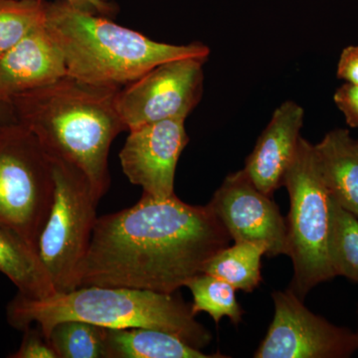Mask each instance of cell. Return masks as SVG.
Instances as JSON below:
<instances>
[{
    "label": "cell",
    "mask_w": 358,
    "mask_h": 358,
    "mask_svg": "<svg viewBox=\"0 0 358 358\" xmlns=\"http://www.w3.org/2000/svg\"><path fill=\"white\" fill-rule=\"evenodd\" d=\"M185 287L193 296V315L207 313L216 324L224 317H227L234 324L241 322L244 312L237 301L236 289L229 282L215 275L200 273L186 282Z\"/></svg>",
    "instance_id": "19"
},
{
    "label": "cell",
    "mask_w": 358,
    "mask_h": 358,
    "mask_svg": "<svg viewBox=\"0 0 358 358\" xmlns=\"http://www.w3.org/2000/svg\"><path fill=\"white\" fill-rule=\"evenodd\" d=\"M275 315L255 358H343L358 348L357 334L310 312L291 289L272 294Z\"/></svg>",
    "instance_id": "9"
},
{
    "label": "cell",
    "mask_w": 358,
    "mask_h": 358,
    "mask_svg": "<svg viewBox=\"0 0 358 358\" xmlns=\"http://www.w3.org/2000/svg\"><path fill=\"white\" fill-rule=\"evenodd\" d=\"M46 0H0V58L45 21Z\"/></svg>",
    "instance_id": "21"
},
{
    "label": "cell",
    "mask_w": 358,
    "mask_h": 358,
    "mask_svg": "<svg viewBox=\"0 0 358 358\" xmlns=\"http://www.w3.org/2000/svg\"><path fill=\"white\" fill-rule=\"evenodd\" d=\"M53 195L50 159L36 136L20 122L0 129V224L37 252Z\"/></svg>",
    "instance_id": "7"
},
{
    "label": "cell",
    "mask_w": 358,
    "mask_h": 358,
    "mask_svg": "<svg viewBox=\"0 0 358 358\" xmlns=\"http://www.w3.org/2000/svg\"><path fill=\"white\" fill-rule=\"evenodd\" d=\"M107 329L82 320H64L52 327L49 343L58 358H107Z\"/></svg>",
    "instance_id": "20"
},
{
    "label": "cell",
    "mask_w": 358,
    "mask_h": 358,
    "mask_svg": "<svg viewBox=\"0 0 358 358\" xmlns=\"http://www.w3.org/2000/svg\"><path fill=\"white\" fill-rule=\"evenodd\" d=\"M336 107L345 115L346 124L352 128H358V86L343 84L334 93Z\"/></svg>",
    "instance_id": "23"
},
{
    "label": "cell",
    "mask_w": 358,
    "mask_h": 358,
    "mask_svg": "<svg viewBox=\"0 0 358 358\" xmlns=\"http://www.w3.org/2000/svg\"><path fill=\"white\" fill-rule=\"evenodd\" d=\"M0 273L15 285L20 294L33 299L56 294L38 254L17 233L0 224Z\"/></svg>",
    "instance_id": "16"
},
{
    "label": "cell",
    "mask_w": 358,
    "mask_h": 358,
    "mask_svg": "<svg viewBox=\"0 0 358 358\" xmlns=\"http://www.w3.org/2000/svg\"><path fill=\"white\" fill-rule=\"evenodd\" d=\"M265 246L251 242L235 243L219 251L204 266L203 272L215 275L245 293H251L262 282L261 260Z\"/></svg>",
    "instance_id": "17"
},
{
    "label": "cell",
    "mask_w": 358,
    "mask_h": 358,
    "mask_svg": "<svg viewBox=\"0 0 358 358\" xmlns=\"http://www.w3.org/2000/svg\"><path fill=\"white\" fill-rule=\"evenodd\" d=\"M9 324L20 331L36 324L44 336L64 320H82L105 329H159L193 348L210 343L208 329L195 320L192 306L173 294L124 287H80L44 299L18 294L7 307Z\"/></svg>",
    "instance_id": "4"
},
{
    "label": "cell",
    "mask_w": 358,
    "mask_h": 358,
    "mask_svg": "<svg viewBox=\"0 0 358 358\" xmlns=\"http://www.w3.org/2000/svg\"><path fill=\"white\" fill-rule=\"evenodd\" d=\"M45 26L62 51L68 76L96 86L122 88L162 63L210 54L201 42L155 41L64 0L46 1Z\"/></svg>",
    "instance_id": "3"
},
{
    "label": "cell",
    "mask_w": 358,
    "mask_h": 358,
    "mask_svg": "<svg viewBox=\"0 0 358 358\" xmlns=\"http://www.w3.org/2000/svg\"><path fill=\"white\" fill-rule=\"evenodd\" d=\"M67 76L64 56L44 21L0 58V100L11 102Z\"/></svg>",
    "instance_id": "12"
},
{
    "label": "cell",
    "mask_w": 358,
    "mask_h": 358,
    "mask_svg": "<svg viewBox=\"0 0 358 358\" xmlns=\"http://www.w3.org/2000/svg\"><path fill=\"white\" fill-rule=\"evenodd\" d=\"M231 237L208 204L190 205L176 194H143L129 208L96 219L80 273V287H124L173 294Z\"/></svg>",
    "instance_id": "1"
},
{
    "label": "cell",
    "mask_w": 358,
    "mask_h": 358,
    "mask_svg": "<svg viewBox=\"0 0 358 358\" xmlns=\"http://www.w3.org/2000/svg\"><path fill=\"white\" fill-rule=\"evenodd\" d=\"M107 358H226L206 355L166 331L145 327L107 329Z\"/></svg>",
    "instance_id": "15"
},
{
    "label": "cell",
    "mask_w": 358,
    "mask_h": 358,
    "mask_svg": "<svg viewBox=\"0 0 358 358\" xmlns=\"http://www.w3.org/2000/svg\"><path fill=\"white\" fill-rule=\"evenodd\" d=\"M54 195L37 241V254L56 293L79 288L80 273L96 222L99 199L76 166L50 157Z\"/></svg>",
    "instance_id": "6"
},
{
    "label": "cell",
    "mask_w": 358,
    "mask_h": 358,
    "mask_svg": "<svg viewBox=\"0 0 358 358\" xmlns=\"http://www.w3.org/2000/svg\"><path fill=\"white\" fill-rule=\"evenodd\" d=\"M18 119L13 102L0 100V129L17 124Z\"/></svg>",
    "instance_id": "26"
},
{
    "label": "cell",
    "mask_w": 358,
    "mask_h": 358,
    "mask_svg": "<svg viewBox=\"0 0 358 358\" xmlns=\"http://www.w3.org/2000/svg\"><path fill=\"white\" fill-rule=\"evenodd\" d=\"M329 255L334 275L358 282V217L333 199Z\"/></svg>",
    "instance_id": "18"
},
{
    "label": "cell",
    "mask_w": 358,
    "mask_h": 358,
    "mask_svg": "<svg viewBox=\"0 0 358 358\" xmlns=\"http://www.w3.org/2000/svg\"><path fill=\"white\" fill-rule=\"evenodd\" d=\"M315 152L331 199L358 217V141L348 129H336L315 145Z\"/></svg>",
    "instance_id": "14"
},
{
    "label": "cell",
    "mask_w": 358,
    "mask_h": 358,
    "mask_svg": "<svg viewBox=\"0 0 358 358\" xmlns=\"http://www.w3.org/2000/svg\"><path fill=\"white\" fill-rule=\"evenodd\" d=\"M207 59L162 63L120 89L117 108L127 129L164 120H185L201 101Z\"/></svg>",
    "instance_id": "8"
},
{
    "label": "cell",
    "mask_w": 358,
    "mask_h": 358,
    "mask_svg": "<svg viewBox=\"0 0 358 358\" xmlns=\"http://www.w3.org/2000/svg\"><path fill=\"white\" fill-rule=\"evenodd\" d=\"M282 185L289 195L286 255L293 261L291 291L303 300L315 286L336 277L329 255L331 200L315 145L300 138Z\"/></svg>",
    "instance_id": "5"
},
{
    "label": "cell",
    "mask_w": 358,
    "mask_h": 358,
    "mask_svg": "<svg viewBox=\"0 0 358 358\" xmlns=\"http://www.w3.org/2000/svg\"><path fill=\"white\" fill-rule=\"evenodd\" d=\"M357 338H358V333H357Z\"/></svg>",
    "instance_id": "27"
},
{
    "label": "cell",
    "mask_w": 358,
    "mask_h": 358,
    "mask_svg": "<svg viewBox=\"0 0 358 358\" xmlns=\"http://www.w3.org/2000/svg\"><path fill=\"white\" fill-rule=\"evenodd\" d=\"M208 205L235 243L263 245L268 257L286 254L287 223L279 207L243 169L225 178Z\"/></svg>",
    "instance_id": "10"
},
{
    "label": "cell",
    "mask_w": 358,
    "mask_h": 358,
    "mask_svg": "<svg viewBox=\"0 0 358 358\" xmlns=\"http://www.w3.org/2000/svg\"><path fill=\"white\" fill-rule=\"evenodd\" d=\"M64 1L69 2L84 10L101 14V15H114L117 11V7L109 0H64Z\"/></svg>",
    "instance_id": "25"
},
{
    "label": "cell",
    "mask_w": 358,
    "mask_h": 358,
    "mask_svg": "<svg viewBox=\"0 0 358 358\" xmlns=\"http://www.w3.org/2000/svg\"><path fill=\"white\" fill-rule=\"evenodd\" d=\"M120 89L67 76L11 100L18 122L36 136L45 152L81 171L99 199L110 187V145L128 131L117 108Z\"/></svg>",
    "instance_id": "2"
},
{
    "label": "cell",
    "mask_w": 358,
    "mask_h": 358,
    "mask_svg": "<svg viewBox=\"0 0 358 358\" xmlns=\"http://www.w3.org/2000/svg\"><path fill=\"white\" fill-rule=\"evenodd\" d=\"M22 343L17 352L10 355L13 358H58L48 338L44 336L38 327L32 329L26 327Z\"/></svg>",
    "instance_id": "22"
},
{
    "label": "cell",
    "mask_w": 358,
    "mask_h": 358,
    "mask_svg": "<svg viewBox=\"0 0 358 358\" xmlns=\"http://www.w3.org/2000/svg\"><path fill=\"white\" fill-rule=\"evenodd\" d=\"M185 122L164 120L129 129L120 160L127 178L143 188V194L157 199L176 194V166L189 141Z\"/></svg>",
    "instance_id": "11"
},
{
    "label": "cell",
    "mask_w": 358,
    "mask_h": 358,
    "mask_svg": "<svg viewBox=\"0 0 358 358\" xmlns=\"http://www.w3.org/2000/svg\"><path fill=\"white\" fill-rule=\"evenodd\" d=\"M305 110L294 101L280 105L259 136L243 171L251 182L268 196L281 187L291 166L303 128Z\"/></svg>",
    "instance_id": "13"
},
{
    "label": "cell",
    "mask_w": 358,
    "mask_h": 358,
    "mask_svg": "<svg viewBox=\"0 0 358 358\" xmlns=\"http://www.w3.org/2000/svg\"><path fill=\"white\" fill-rule=\"evenodd\" d=\"M336 75L345 83L358 86V46H348L339 56Z\"/></svg>",
    "instance_id": "24"
}]
</instances>
